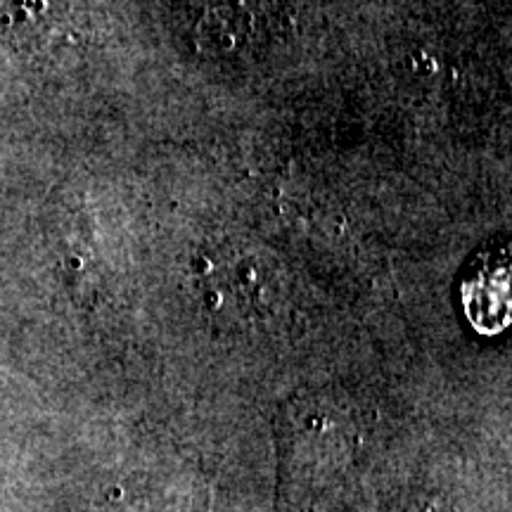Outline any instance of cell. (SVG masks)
<instances>
[{
	"label": "cell",
	"instance_id": "6da1fadb",
	"mask_svg": "<svg viewBox=\"0 0 512 512\" xmlns=\"http://www.w3.org/2000/svg\"><path fill=\"white\" fill-rule=\"evenodd\" d=\"M470 287H479V292H467V306L470 311L479 306L475 323L489 325V332H496L501 325L508 320V264H501V259L496 261V266H484L472 275Z\"/></svg>",
	"mask_w": 512,
	"mask_h": 512
}]
</instances>
